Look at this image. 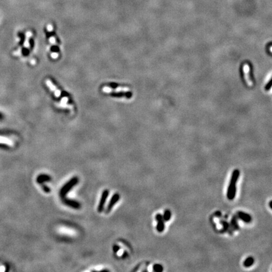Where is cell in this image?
Returning a JSON list of instances; mask_svg holds the SVG:
<instances>
[{
	"label": "cell",
	"mask_w": 272,
	"mask_h": 272,
	"mask_svg": "<svg viewBox=\"0 0 272 272\" xmlns=\"http://www.w3.org/2000/svg\"><path fill=\"white\" fill-rule=\"evenodd\" d=\"M239 175H240V171L238 169L234 170L233 173H232L230 183H229L227 192V197L230 200H233L236 196V183L239 179Z\"/></svg>",
	"instance_id": "cell-1"
},
{
	"label": "cell",
	"mask_w": 272,
	"mask_h": 272,
	"mask_svg": "<svg viewBox=\"0 0 272 272\" xmlns=\"http://www.w3.org/2000/svg\"><path fill=\"white\" fill-rule=\"evenodd\" d=\"M78 178L77 176H74L71 179H70L67 183H66L65 184L63 185L62 187L61 188L59 191V196L61 198V199L66 198L67 194L78 183Z\"/></svg>",
	"instance_id": "cell-2"
},
{
	"label": "cell",
	"mask_w": 272,
	"mask_h": 272,
	"mask_svg": "<svg viewBox=\"0 0 272 272\" xmlns=\"http://www.w3.org/2000/svg\"><path fill=\"white\" fill-rule=\"evenodd\" d=\"M108 195H109V190L107 189L103 190V192L102 193H101V198H100V200L99 204H98V212L99 213H101L103 212V211L106 201H107V198H108Z\"/></svg>",
	"instance_id": "cell-3"
},
{
	"label": "cell",
	"mask_w": 272,
	"mask_h": 272,
	"mask_svg": "<svg viewBox=\"0 0 272 272\" xmlns=\"http://www.w3.org/2000/svg\"><path fill=\"white\" fill-rule=\"evenodd\" d=\"M62 202L67 206L73 208L74 209H80L81 208V204L77 200L73 199H69L67 198H64L62 199Z\"/></svg>",
	"instance_id": "cell-4"
},
{
	"label": "cell",
	"mask_w": 272,
	"mask_h": 272,
	"mask_svg": "<svg viewBox=\"0 0 272 272\" xmlns=\"http://www.w3.org/2000/svg\"><path fill=\"white\" fill-rule=\"evenodd\" d=\"M120 195L117 193H115L114 195L111 197V199H110V202L109 203H108L107 208H106V210H105L106 214H109L110 212H111V210H112L113 207H114V205L118 202V200H120Z\"/></svg>",
	"instance_id": "cell-5"
},
{
	"label": "cell",
	"mask_w": 272,
	"mask_h": 272,
	"mask_svg": "<svg viewBox=\"0 0 272 272\" xmlns=\"http://www.w3.org/2000/svg\"><path fill=\"white\" fill-rule=\"evenodd\" d=\"M130 91L128 87H118L115 89L108 87V86H105L103 88V92L106 93H127Z\"/></svg>",
	"instance_id": "cell-6"
},
{
	"label": "cell",
	"mask_w": 272,
	"mask_h": 272,
	"mask_svg": "<svg viewBox=\"0 0 272 272\" xmlns=\"http://www.w3.org/2000/svg\"><path fill=\"white\" fill-rule=\"evenodd\" d=\"M249 71H250V68H249V65H248V64H244L243 72L245 81H246L247 85H248L249 87H252V86H253V83L252 80H251L250 77H249Z\"/></svg>",
	"instance_id": "cell-7"
},
{
	"label": "cell",
	"mask_w": 272,
	"mask_h": 272,
	"mask_svg": "<svg viewBox=\"0 0 272 272\" xmlns=\"http://www.w3.org/2000/svg\"><path fill=\"white\" fill-rule=\"evenodd\" d=\"M155 219L158 222L156 226V229L159 233H163L164 230V220L163 219V215L160 214H156L155 216Z\"/></svg>",
	"instance_id": "cell-8"
},
{
	"label": "cell",
	"mask_w": 272,
	"mask_h": 272,
	"mask_svg": "<svg viewBox=\"0 0 272 272\" xmlns=\"http://www.w3.org/2000/svg\"><path fill=\"white\" fill-rule=\"evenodd\" d=\"M45 83H46L47 86H48V88H49L52 92H54V95H55V96L56 97V98H59V97L61 96V92L59 89H57L56 86L52 83V81H51V80H50V79H47V80L45 81Z\"/></svg>",
	"instance_id": "cell-9"
},
{
	"label": "cell",
	"mask_w": 272,
	"mask_h": 272,
	"mask_svg": "<svg viewBox=\"0 0 272 272\" xmlns=\"http://www.w3.org/2000/svg\"><path fill=\"white\" fill-rule=\"evenodd\" d=\"M236 215H237L238 219H241L246 223H249L252 220L251 216L249 214L242 211L238 212Z\"/></svg>",
	"instance_id": "cell-10"
},
{
	"label": "cell",
	"mask_w": 272,
	"mask_h": 272,
	"mask_svg": "<svg viewBox=\"0 0 272 272\" xmlns=\"http://www.w3.org/2000/svg\"><path fill=\"white\" fill-rule=\"evenodd\" d=\"M51 180H52L51 176L47 174H40L37 178V182L39 184L44 183L45 182H48Z\"/></svg>",
	"instance_id": "cell-11"
},
{
	"label": "cell",
	"mask_w": 272,
	"mask_h": 272,
	"mask_svg": "<svg viewBox=\"0 0 272 272\" xmlns=\"http://www.w3.org/2000/svg\"><path fill=\"white\" fill-rule=\"evenodd\" d=\"M238 217L237 215H234L231 220V226L230 227L233 230H238L239 229V224L238 222Z\"/></svg>",
	"instance_id": "cell-12"
},
{
	"label": "cell",
	"mask_w": 272,
	"mask_h": 272,
	"mask_svg": "<svg viewBox=\"0 0 272 272\" xmlns=\"http://www.w3.org/2000/svg\"><path fill=\"white\" fill-rule=\"evenodd\" d=\"M255 262V260L252 256H249L245 260L243 263V265L246 268H249L251 266H252Z\"/></svg>",
	"instance_id": "cell-13"
},
{
	"label": "cell",
	"mask_w": 272,
	"mask_h": 272,
	"mask_svg": "<svg viewBox=\"0 0 272 272\" xmlns=\"http://www.w3.org/2000/svg\"><path fill=\"white\" fill-rule=\"evenodd\" d=\"M32 33L31 32H27L26 33V38H25V42H24V44H23V46H24L25 48H30V42H29V39H30V38L32 37Z\"/></svg>",
	"instance_id": "cell-14"
},
{
	"label": "cell",
	"mask_w": 272,
	"mask_h": 272,
	"mask_svg": "<svg viewBox=\"0 0 272 272\" xmlns=\"http://www.w3.org/2000/svg\"><path fill=\"white\" fill-rule=\"evenodd\" d=\"M163 219L164 222H168L170 220L171 217V212L169 209H166L164 212V214L163 215Z\"/></svg>",
	"instance_id": "cell-15"
},
{
	"label": "cell",
	"mask_w": 272,
	"mask_h": 272,
	"mask_svg": "<svg viewBox=\"0 0 272 272\" xmlns=\"http://www.w3.org/2000/svg\"><path fill=\"white\" fill-rule=\"evenodd\" d=\"M220 223H221L223 226V229L222 230H221V232L224 233V232L227 231H229V229H230V225H229L227 222L225 221V220H221Z\"/></svg>",
	"instance_id": "cell-16"
},
{
	"label": "cell",
	"mask_w": 272,
	"mask_h": 272,
	"mask_svg": "<svg viewBox=\"0 0 272 272\" xmlns=\"http://www.w3.org/2000/svg\"><path fill=\"white\" fill-rule=\"evenodd\" d=\"M153 271L156 272H161L163 271V267L160 264H155L153 266Z\"/></svg>",
	"instance_id": "cell-17"
},
{
	"label": "cell",
	"mask_w": 272,
	"mask_h": 272,
	"mask_svg": "<svg viewBox=\"0 0 272 272\" xmlns=\"http://www.w3.org/2000/svg\"><path fill=\"white\" fill-rule=\"evenodd\" d=\"M40 185H41V187H42V189H43V190L45 192V193H50V192H51V189H50L49 187H48V186H47L46 185L44 184V183H41V184H40Z\"/></svg>",
	"instance_id": "cell-18"
},
{
	"label": "cell",
	"mask_w": 272,
	"mask_h": 272,
	"mask_svg": "<svg viewBox=\"0 0 272 272\" xmlns=\"http://www.w3.org/2000/svg\"><path fill=\"white\" fill-rule=\"evenodd\" d=\"M0 142L1 143H6L7 144H11V142L6 138L0 137Z\"/></svg>",
	"instance_id": "cell-19"
},
{
	"label": "cell",
	"mask_w": 272,
	"mask_h": 272,
	"mask_svg": "<svg viewBox=\"0 0 272 272\" xmlns=\"http://www.w3.org/2000/svg\"><path fill=\"white\" fill-rule=\"evenodd\" d=\"M49 42L51 44H52V45H57L56 39H55V38L54 37V36H52V37H50Z\"/></svg>",
	"instance_id": "cell-20"
},
{
	"label": "cell",
	"mask_w": 272,
	"mask_h": 272,
	"mask_svg": "<svg viewBox=\"0 0 272 272\" xmlns=\"http://www.w3.org/2000/svg\"><path fill=\"white\" fill-rule=\"evenodd\" d=\"M13 54L15 56H20V55L22 54V48L20 47L17 51H15V52H13Z\"/></svg>",
	"instance_id": "cell-21"
},
{
	"label": "cell",
	"mask_w": 272,
	"mask_h": 272,
	"mask_svg": "<svg viewBox=\"0 0 272 272\" xmlns=\"http://www.w3.org/2000/svg\"><path fill=\"white\" fill-rule=\"evenodd\" d=\"M120 246H118V245H115L114 246H113V251H114V252L115 253H117L118 251L120 250Z\"/></svg>",
	"instance_id": "cell-22"
},
{
	"label": "cell",
	"mask_w": 272,
	"mask_h": 272,
	"mask_svg": "<svg viewBox=\"0 0 272 272\" xmlns=\"http://www.w3.org/2000/svg\"><path fill=\"white\" fill-rule=\"evenodd\" d=\"M59 56V54L57 52H52V54H51V57H52V58L53 59H57V57H58Z\"/></svg>",
	"instance_id": "cell-23"
},
{
	"label": "cell",
	"mask_w": 272,
	"mask_h": 272,
	"mask_svg": "<svg viewBox=\"0 0 272 272\" xmlns=\"http://www.w3.org/2000/svg\"><path fill=\"white\" fill-rule=\"evenodd\" d=\"M47 30L48 31V32H52L53 26H52V25L49 24V25H48L47 28Z\"/></svg>",
	"instance_id": "cell-24"
},
{
	"label": "cell",
	"mask_w": 272,
	"mask_h": 272,
	"mask_svg": "<svg viewBox=\"0 0 272 272\" xmlns=\"http://www.w3.org/2000/svg\"><path fill=\"white\" fill-rule=\"evenodd\" d=\"M269 206H270V208L272 209V200H271L270 202H269Z\"/></svg>",
	"instance_id": "cell-25"
},
{
	"label": "cell",
	"mask_w": 272,
	"mask_h": 272,
	"mask_svg": "<svg viewBox=\"0 0 272 272\" xmlns=\"http://www.w3.org/2000/svg\"><path fill=\"white\" fill-rule=\"evenodd\" d=\"M35 63H36V61H35V60H33H33H32V61H31V64H35Z\"/></svg>",
	"instance_id": "cell-26"
},
{
	"label": "cell",
	"mask_w": 272,
	"mask_h": 272,
	"mask_svg": "<svg viewBox=\"0 0 272 272\" xmlns=\"http://www.w3.org/2000/svg\"><path fill=\"white\" fill-rule=\"evenodd\" d=\"M270 51L272 53V46H271V47H270Z\"/></svg>",
	"instance_id": "cell-27"
},
{
	"label": "cell",
	"mask_w": 272,
	"mask_h": 272,
	"mask_svg": "<svg viewBox=\"0 0 272 272\" xmlns=\"http://www.w3.org/2000/svg\"><path fill=\"white\" fill-rule=\"evenodd\" d=\"M269 92H270V93H272V87L271 88V89H270V91H269Z\"/></svg>",
	"instance_id": "cell-28"
}]
</instances>
